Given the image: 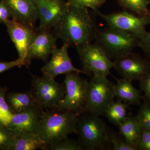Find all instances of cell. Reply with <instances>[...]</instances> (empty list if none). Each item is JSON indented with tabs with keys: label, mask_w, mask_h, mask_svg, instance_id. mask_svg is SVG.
Returning <instances> with one entry per match:
<instances>
[{
	"label": "cell",
	"mask_w": 150,
	"mask_h": 150,
	"mask_svg": "<svg viewBox=\"0 0 150 150\" xmlns=\"http://www.w3.org/2000/svg\"><path fill=\"white\" fill-rule=\"evenodd\" d=\"M98 28L88 8L68 5L62 20L54 29L56 37L63 43L76 48L92 43Z\"/></svg>",
	"instance_id": "1"
},
{
	"label": "cell",
	"mask_w": 150,
	"mask_h": 150,
	"mask_svg": "<svg viewBox=\"0 0 150 150\" xmlns=\"http://www.w3.org/2000/svg\"><path fill=\"white\" fill-rule=\"evenodd\" d=\"M79 115L56 107L44 110L38 123L37 134L45 142L47 149L68 138L70 134L76 133Z\"/></svg>",
	"instance_id": "2"
},
{
	"label": "cell",
	"mask_w": 150,
	"mask_h": 150,
	"mask_svg": "<svg viewBox=\"0 0 150 150\" xmlns=\"http://www.w3.org/2000/svg\"><path fill=\"white\" fill-rule=\"evenodd\" d=\"M76 134L80 144L87 150L104 149L110 143L106 124L100 116L90 112L79 115Z\"/></svg>",
	"instance_id": "3"
},
{
	"label": "cell",
	"mask_w": 150,
	"mask_h": 150,
	"mask_svg": "<svg viewBox=\"0 0 150 150\" xmlns=\"http://www.w3.org/2000/svg\"><path fill=\"white\" fill-rule=\"evenodd\" d=\"M95 42L99 44L112 61L133 52L138 47L139 38L109 27L97 30Z\"/></svg>",
	"instance_id": "4"
},
{
	"label": "cell",
	"mask_w": 150,
	"mask_h": 150,
	"mask_svg": "<svg viewBox=\"0 0 150 150\" xmlns=\"http://www.w3.org/2000/svg\"><path fill=\"white\" fill-rule=\"evenodd\" d=\"M64 83L65 96L55 107L76 114L82 113L87 102L88 81L82 78L80 73L71 72L65 74Z\"/></svg>",
	"instance_id": "5"
},
{
	"label": "cell",
	"mask_w": 150,
	"mask_h": 150,
	"mask_svg": "<svg viewBox=\"0 0 150 150\" xmlns=\"http://www.w3.org/2000/svg\"><path fill=\"white\" fill-rule=\"evenodd\" d=\"M114 84L107 77L92 75L88 81L87 98L83 112L100 116L114 101Z\"/></svg>",
	"instance_id": "6"
},
{
	"label": "cell",
	"mask_w": 150,
	"mask_h": 150,
	"mask_svg": "<svg viewBox=\"0 0 150 150\" xmlns=\"http://www.w3.org/2000/svg\"><path fill=\"white\" fill-rule=\"evenodd\" d=\"M83 70L87 75L107 77L113 68L111 60L99 44L95 42L76 48Z\"/></svg>",
	"instance_id": "7"
},
{
	"label": "cell",
	"mask_w": 150,
	"mask_h": 150,
	"mask_svg": "<svg viewBox=\"0 0 150 150\" xmlns=\"http://www.w3.org/2000/svg\"><path fill=\"white\" fill-rule=\"evenodd\" d=\"M106 23L108 27L119 30L139 38L146 34V27L150 24V16H142L128 11L104 14L98 10L93 11Z\"/></svg>",
	"instance_id": "8"
},
{
	"label": "cell",
	"mask_w": 150,
	"mask_h": 150,
	"mask_svg": "<svg viewBox=\"0 0 150 150\" xmlns=\"http://www.w3.org/2000/svg\"><path fill=\"white\" fill-rule=\"evenodd\" d=\"M30 90L38 104L44 109L56 107L66 93L64 84L43 75L35 76L31 80Z\"/></svg>",
	"instance_id": "9"
},
{
	"label": "cell",
	"mask_w": 150,
	"mask_h": 150,
	"mask_svg": "<svg viewBox=\"0 0 150 150\" xmlns=\"http://www.w3.org/2000/svg\"><path fill=\"white\" fill-rule=\"evenodd\" d=\"M113 68L123 79L139 81L150 73V64L145 58L131 52L113 61Z\"/></svg>",
	"instance_id": "10"
},
{
	"label": "cell",
	"mask_w": 150,
	"mask_h": 150,
	"mask_svg": "<svg viewBox=\"0 0 150 150\" xmlns=\"http://www.w3.org/2000/svg\"><path fill=\"white\" fill-rule=\"evenodd\" d=\"M11 40L16 48L18 59L24 66L28 68V49L34 34V27L23 24L12 18L5 24Z\"/></svg>",
	"instance_id": "11"
},
{
	"label": "cell",
	"mask_w": 150,
	"mask_h": 150,
	"mask_svg": "<svg viewBox=\"0 0 150 150\" xmlns=\"http://www.w3.org/2000/svg\"><path fill=\"white\" fill-rule=\"evenodd\" d=\"M69 48L67 44L63 43L61 48H56L53 50L51 60L41 69L43 75L55 79L59 75H65L71 72L87 75L83 70L79 69L73 66L68 54Z\"/></svg>",
	"instance_id": "12"
},
{
	"label": "cell",
	"mask_w": 150,
	"mask_h": 150,
	"mask_svg": "<svg viewBox=\"0 0 150 150\" xmlns=\"http://www.w3.org/2000/svg\"><path fill=\"white\" fill-rule=\"evenodd\" d=\"M57 37L50 30L38 28L35 31L28 49V62L30 65L33 59L47 61L56 46Z\"/></svg>",
	"instance_id": "13"
},
{
	"label": "cell",
	"mask_w": 150,
	"mask_h": 150,
	"mask_svg": "<svg viewBox=\"0 0 150 150\" xmlns=\"http://www.w3.org/2000/svg\"><path fill=\"white\" fill-rule=\"evenodd\" d=\"M44 110L38 106L21 113L14 114L7 126L14 134H37L38 123Z\"/></svg>",
	"instance_id": "14"
},
{
	"label": "cell",
	"mask_w": 150,
	"mask_h": 150,
	"mask_svg": "<svg viewBox=\"0 0 150 150\" xmlns=\"http://www.w3.org/2000/svg\"><path fill=\"white\" fill-rule=\"evenodd\" d=\"M11 12L13 18L34 27L38 19L37 8L33 0H4Z\"/></svg>",
	"instance_id": "15"
},
{
	"label": "cell",
	"mask_w": 150,
	"mask_h": 150,
	"mask_svg": "<svg viewBox=\"0 0 150 150\" xmlns=\"http://www.w3.org/2000/svg\"><path fill=\"white\" fill-rule=\"evenodd\" d=\"M6 100L13 114L21 113L30 108L40 106L31 90L24 93H8L6 95Z\"/></svg>",
	"instance_id": "16"
},
{
	"label": "cell",
	"mask_w": 150,
	"mask_h": 150,
	"mask_svg": "<svg viewBox=\"0 0 150 150\" xmlns=\"http://www.w3.org/2000/svg\"><path fill=\"white\" fill-rule=\"evenodd\" d=\"M117 80L113 86L115 97L129 105L140 104L142 98L141 91L133 85L132 81L123 78Z\"/></svg>",
	"instance_id": "17"
},
{
	"label": "cell",
	"mask_w": 150,
	"mask_h": 150,
	"mask_svg": "<svg viewBox=\"0 0 150 150\" xmlns=\"http://www.w3.org/2000/svg\"><path fill=\"white\" fill-rule=\"evenodd\" d=\"M67 7V3L63 0H51L46 15L40 22L38 28L47 30L55 28L62 20Z\"/></svg>",
	"instance_id": "18"
},
{
	"label": "cell",
	"mask_w": 150,
	"mask_h": 150,
	"mask_svg": "<svg viewBox=\"0 0 150 150\" xmlns=\"http://www.w3.org/2000/svg\"><path fill=\"white\" fill-rule=\"evenodd\" d=\"M14 135L8 150H47L46 143L38 134L24 133Z\"/></svg>",
	"instance_id": "19"
},
{
	"label": "cell",
	"mask_w": 150,
	"mask_h": 150,
	"mask_svg": "<svg viewBox=\"0 0 150 150\" xmlns=\"http://www.w3.org/2000/svg\"><path fill=\"white\" fill-rule=\"evenodd\" d=\"M118 127L126 142L137 150L142 126L136 116H127Z\"/></svg>",
	"instance_id": "20"
},
{
	"label": "cell",
	"mask_w": 150,
	"mask_h": 150,
	"mask_svg": "<svg viewBox=\"0 0 150 150\" xmlns=\"http://www.w3.org/2000/svg\"><path fill=\"white\" fill-rule=\"evenodd\" d=\"M129 105L118 100L108 108L103 115L110 122L118 127L127 116Z\"/></svg>",
	"instance_id": "21"
},
{
	"label": "cell",
	"mask_w": 150,
	"mask_h": 150,
	"mask_svg": "<svg viewBox=\"0 0 150 150\" xmlns=\"http://www.w3.org/2000/svg\"><path fill=\"white\" fill-rule=\"evenodd\" d=\"M119 5L123 8L142 16H150L149 8V0H118Z\"/></svg>",
	"instance_id": "22"
},
{
	"label": "cell",
	"mask_w": 150,
	"mask_h": 150,
	"mask_svg": "<svg viewBox=\"0 0 150 150\" xmlns=\"http://www.w3.org/2000/svg\"><path fill=\"white\" fill-rule=\"evenodd\" d=\"M8 89L0 86V125L8 126L13 113L6 100Z\"/></svg>",
	"instance_id": "23"
},
{
	"label": "cell",
	"mask_w": 150,
	"mask_h": 150,
	"mask_svg": "<svg viewBox=\"0 0 150 150\" xmlns=\"http://www.w3.org/2000/svg\"><path fill=\"white\" fill-rule=\"evenodd\" d=\"M83 148L79 142L67 138L49 146L47 150H83Z\"/></svg>",
	"instance_id": "24"
},
{
	"label": "cell",
	"mask_w": 150,
	"mask_h": 150,
	"mask_svg": "<svg viewBox=\"0 0 150 150\" xmlns=\"http://www.w3.org/2000/svg\"><path fill=\"white\" fill-rule=\"evenodd\" d=\"M105 0H68V5L79 8H91L93 11L98 10Z\"/></svg>",
	"instance_id": "25"
},
{
	"label": "cell",
	"mask_w": 150,
	"mask_h": 150,
	"mask_svg": "<svg viewBox=\"0 0 150 150\" xmlns=\"http://www.w3.org/2000/svg\"><path fill=\"white\" fill-rule=\"evenodd\" d=\"M109 141L112 145L113 150H137L129 145L125 139L120 138L118 135L108 129Z\"/></svg>",
	"instance_id": "26"
},
{
	"label": "cell",
	"mask_w": 150,
	"mask_h": 150,
	"mask_svg": "<svg viewBox=\"0 0 150 150\" xmlns=\"http://www.w3.org/2000/svg\"><path fill=\"white\" fill-rule=\"evenodd\" d=\"M14 135L8 126L0 125V150H8Z\"/></svg>",
	"instance_id": "27"
},
{
	"label": "cell",
	"mask_w": 150,
	"mask_h": 150,
	"mask_svg": "<svg viewBox=\"0 0 150 150\" xmlns=\"http://www.w3.org/2000/svg\"><path fill=\"white\" fill-rule=\"evenodd\" d=\"M136 117L142 127L150 129V104L144 102L141 105Z\"/></svg>",
	"instance_id": "28"
},
{
	"label": "cell",
	"mask_w": 150,
	"mask_h": 150,
	"mask_svg": "<svg viewBox=\"0 0 150 150\" xmlns=\"http://www.w3.org/2000/svg\"><path fill=\"white\" fill-rule=\"evenodd\" d=\"M137 150H150V129L142 126Z\"/></svg>",
	"instance_id": "29"
},
{
	"label": "cell",
	"mask_w": 150,
	"mask_h": 150,
	"mask_svg": "<svg viewBox=\"0 0 150 150\" xmlns=\"http://www.w3.org/2000/svg\"><path fill=\"white\" fill-rule=\"evenodd\" d=\"M138 47L142 49L145 59L150 64V32H148L145 36L139 38Z\"/></svg>",
	"instance_id": "30"
},
{
	"label": "cell",
	"mask_w": 150,
	"mask_h": 150,
	"mask_svg": "<svg viewBox=\"0 0 150 150\" xmlns=\"http://www.w3.org/2000/svg\"><path fill=\"white\" fill-rule=\"evenodd\" d=\"M139 81L140 88L144 93V102L150 104V73Z\"/></svg>",
	"instance_id": "31"
},
{
	"label": "cell",
	"mask_w": 150,
	"mask_h": 150,
	"mask_svg": "<svg viewBox=\"0 0 150 150\" xmlns=\"http://www.w3.org/2000/svg\"><path fill=\"white\" fill-rule=\"evenodd\" d=\"M13 18L11 12L8 6L4 0L0 2V23L5 24Z\"/></svg>",
	"instance_id": "32"
},
{
	"label": "cell",
	"mask_w": 150,
	"mask_h": 150,
	"mask_svg": "<svg viewBox=\"0 0 150 150\" xmlns=\"http://www.w3.org/2000/svg\"><path fill=\"white\" fill-rule=\"evenodd\" d=\"M24 66L20 59H18L12 62H0V74L12 69L13 67Z\"/></svg>",
	"instance_id": "33"
},
{
	"label": "cell",
	"mask_w": 150,
	"mask_h": 150,
	"mask_svg": "<svg viewBox=\"0 0 150 150\" xmlns=\"http://www.w3.org/2000/svg\"><path fill=\"white\" fill-rule=\"evenodd\" d=\"M150 2V0H149Z\"/></svg>",
	"instance_id": "34"
}]
</instances>
